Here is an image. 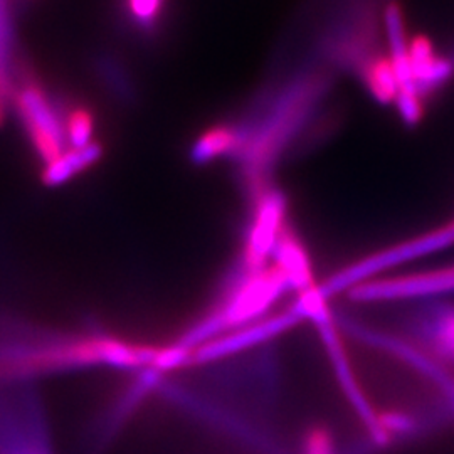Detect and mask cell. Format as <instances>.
I'll return each mask as SVG.
<instances>
[{
	"instance_id": "cell-7",
	"label": "cell",
	"mask_w": 454,
	"mask_h": 454,
	"mask_svg": "<svg viewBox=\"0 0 454 454\" xmlns=\"http://www.w3.org/2000/svg\"><path fill=\"white\" fill-rule=\"evenodd\" d=\"M66 144L71 148H82L93 142L95 114L86 106L65 108Z\"/></svg>"
},
{
	"instance_id": "cell-4",
	"label": "cell",
	"mask_w": 454,
	"mask_h": 454,
	"mask_svg": "<svg viewBox=\"0 0 454 454\" xmlns=\"http://www.w3.org/2000/svg\"><path fill=\"white\" fill-rule=\"evenodd\" d=\"M103 157V146L98 142H91L82 148H71L59 155L56 160L46 163L43 170V182L48 187H58L74 179L84 170L97 165Z\"/></svg>"
},
{
	"instance_id": "cell-8",
	"label": "cell",
	"mask_w": 454,
	"mask_h": 454,
	"mask_svg": "<svg viewBox=\"0 0 454 454\" xmlns=\"http://www.w3.org/2000/svg\"><path fill=\"white\" fill-rule=\"evenodd\" d=\"M99 74L110 88V91L120 99H131L135 95L130 76L125 73L120 63H116L112 58H105L99 63Z\"/></svg>"
},
{
	"instance_id": "cell-3",
	"label": "cell",
	"mask_w": 454,
	"mask_h": 454,
	"mask_svg": "<svg viewBox=\"0 0 454 454\" xmlns=\"http://www.w3.org/2000/svg\"><path fill=\"white\" fill-rule=\"evenodd\" d=\"M454 293V266L397 278L367 279L348 290L357 301H411Z\"/></svg>"
},
{
	"instance_id": "cell-1",
	"label": "cell",
	"mask_w": 454,
	"mask_h": 454,
	"mask_svg": "<svg viewBox=\"0 0 454 454\" xmlns=\"http://www.w3.org/2000/svg\"><path fill=\"white\" fill-rule=\"evenodd\" d=\"M12 103L27 138L44 163L65 153V106L34 78H24L12 90Z\"/></svg>"
},
{
	"instance_id": "cell-6",
	"label": "cell",
	"mask_w": 454,
	"mask_h": 454,
	"mask_svg": "<svg viewBox=\"0 0 454 454\" xmlns=\"http://www.w3.org/2000/svg\"><path fill=\"white\" fill-rule=\"evenodd\" d=\"M131 27L142 35H155L162 27L165 0H125Z\"/></svg>"
},
{
	"instance_id": "cell-2",
	"label": "cell",
	"mask_w": 454,
	"mask_h": 454,
	"mask_svg": "<svg viewBox=\"0 0 454 454\" xmlns=\"http://www.w3.org/2000/svg\"><path fill=\"white\" fill-rule=\"evenodd\" d=\"M0 454H54L41 401L26 386L0 389Z\"/></svg>"
},
{
	"instance_id": "cell-5",
	"label": "cell",
	"mask_w": 454,
	"mask_h": 454,
	"mask_svg": "<svg viewBox=\"0 0 454 454\" xmlns=\"http://www.w3.org/2000/svg\"><path fill=\"white\" fill-rule=\"evenodd\" d=\"M12 51L14 27L12 17L5 0H0V125L5 120L9 103L12 101Z\"/></svg>"
}]
</instances>
